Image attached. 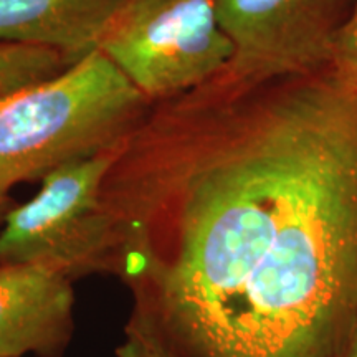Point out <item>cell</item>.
Here are the masks:
<instances>
[{"mask_svg":"<svg viewBox=\"0 0 357 357\" xmlns=\"http://www.w3.org/2000/svg\"><path fill=\"white\" fill-rule=\"evenodd\" d=\"M131 321L176 357H344L357 91L331 65L220 70L153 102L101 189Z\"/></svg>","mask_w":357,"mask_h":357,"instance_id":"obj_1","label":"cell"},{"mask_svg":"<svg viewBox=\"0 0 357 357\" xmlns=\"http://www.w3.org/2000/svg\"><path fill=\"white\" fill-rule=\"evenodd\" d=\"M153 101L101 52L0 101V197L118 146Z\"/></svg>","mask_w":357,"mask_h":357,"instance_id":"obj_2","label":"cell"},{"mask_svg":"<svg viewBox=\"0 0 357 357\" xmlns=\"http://www.w3.org/2000/svg\"><path fill=\"white\" fill-rule=\"evenodd\" d=\"M119 144L50 172L30 202L6 213L0 266L38 263L71 281L113 273V229L101 189Z\"/></svg>","mask_w":357,"mask_h":357,"instance_id":"obj_3","label":"cell"},{"mask_svg":"<svg viewBox=\"0 0 357 357\" xmlns=\"http://www.w3.org/2000/svg\"><path fill=\"white\" fill-rule=\"evenodd\" d=\"M98 52L158 102L215 77L234 47L213 0H123Z\"/></svg>","mask_w":357,"mask_h":357,"instance_id":"obj_4","label":"cell"},{"mask_svg":"<svg viewBox=\"0 0 357 357\" xmlns=\"http://www.w3.org/2000/svg\"><path fill=\"white\" fill-rule=\"evenodd\" d=\"M357 0H213L234 47L223 66L236 77L305 71L329 63L337 30Z\"/></svg>","mask_w":357,"mask_h":357,"instance_id":"obj_5","label":"cell"},{"mask_svg":"<svg viewBox=\"0 0 357 357\" xmlns=\"http://www.w3.org/2000/svg\"><path fill=\"white\" fill-rule=\"evenodd\" d=\"M73 281L38 263L0 266V357H63L75 331Z\"/></svg>","mask_w":357,"mask_h":357,"instance_id":"obj_6","label":"cell"},{"mask_svg":"<svg viewBox=\"0 0 357 357\" xmlns=\"http://www.w3.org/2000/svg\"><path fill=\"white\" fill-rule=\"evenodd\" d=\"M123 0H0V43L60 53L66 65L98 52Z\"/></svg>","mask_w":357,"mask_h":357,"instance_id":"obj_7","label":"cell"},{"mask_svg":"<svg viewBox=\"0 0 357 357\" xmlns=\"http://www.w3.org/2000/svg\"><path fill=\"white\" fill-rule=\"evenodd\" d=\"M60 53L45 48L0 43V83L22 89L40 83L66 68Z\"/></svg>","mask_w":357,"mask_h":357,"instance_id":"obj_8","label":"cell"},{"mask_svg":"<svg viewBox=\"0 0 357 357\" xmlns=\"http://www.w3.org/2000/svg\"><path fill=\"white\" fill-rule=\"evenodd\" d=\"M329 65L342 82L357 91V2L334 37Z\"/></svg>","mask_w":357,"mask_h":357,"instance_id":"obj_9","label":"cell"},{"mask_svg":"<svg viewBox=\"0 0 357 357\" xmlns=\"http://www.w3.org/2000/svg\"><path fill=\"white\" fill-rule=\"evenodd\" d=\"M116 357H176L162 341L144 326L129 319L124 329V341L116 349Z\"/></svg>","mask_w":357,"mask_h":357,"instance_id":"obj_10","label":"cell"},{"mask_svg":"<svg viewBox=\"0 0 357 357\" xmlns=\"http://www.w3.org/2000/svg\"><path fill=\"white\" fill-rule=\"evenodd\" d=\"M13 205L10 204V199L8 197H0V223H2L3 217H6V213L10 211Z\"/></svg>","mask_w":357,"mask_h":357,"instance_id":"obj_11","label":"cell"},{"mask_svg":"<svg viewBox=\"0 0 357 357\" xmlns=\"http://www.w3.org/2000/svg\"><path fill=\"white\" fill-rule=\"evenodd\" d=\"M344 357H357V329H356L354 336H352V339H351V344H349V347H347Z\"/></svg>","mask_w":357,"mask_h":357,"instance_id":"obj_12","label":"cell"},{"mask_svg":"<svg viewBox=\"0 0 357 357\" xmlns=\"http://www.w3.org/2000/svg\"><path fill=\"white\" fill-rule=\"evenodd\" d=\"M13 91H17V89L10 88V86H8V84L0 83V101H2L3 98H6L7 95H10V93H13Z\"/></svg>","mask_w":357,"mask_h":357,"instance_id":"obj_13","label":"cell"}]
</instances>
